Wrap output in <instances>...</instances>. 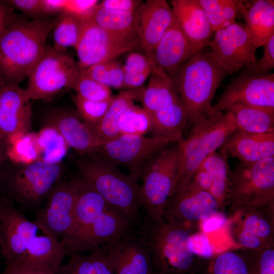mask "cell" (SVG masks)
Here are the masks:
<instances>
[{"label":"cell","instance_id":"11a10c76","mask_svg":"<svg viewBox=\"0 0 274 274\" xmlns=\"http://www.w3.org/2000/svg\"><path fill=\"white\" fill-rule=\"evenodd\" d=\"M239 241L243 246L249 248H256L261 244L258 237L252 235L249 231L244 229L239 235Z\"/></svg>","mask_w":274,"mask_h":274},{"label":"cell","instance_id":"3957f363","mask_svg":"<svg viewBox=\"0 0 274 274\" xmlns=\"http://www.w3.org/2000/svg\"><path fill=\"white\" fill-rule=\"evenodd\" d=\"M136 232L149 250L154 274H194L191 235L184 223L145 215Z\"/></svg>","mask_w":274,"mask_h":274},{"label":"cell","instance_id":"44dd1931","mask_svg":"<svg viewBox=\"0 0 274 274\" xmlns=\"http://www.w3.org/2000/svg\"><path fill=\"white\" fill-rule=\"evenodd\" d=\"M73 180L76 191L73 227L71 234L60 242L62 246L82 235L111 206L82 178Z\"/></svg>","mask_w":274,"mask_h":274},{"label":"cell","instance_id":"f6af8a7d","mask_svg":"<svg viewBox=\"0 0 274 274\" xmlns=\"http://www.w3.org/2000/svg\"><path fill=\"white\" fill-rule=\"evenodd\" d=\"M153 66L152 61L145 54L133 52L128 56L123 66L124 74H133L142 73Z\"/></svg>","mask_w":274,"mask_h":274},{"label":"cell","instance_id":"c3c4849f","mask_svg":"<svg viewBox=\"0 0 274 274\" xmlns=\"http://www.w3.org/2000/svg\"><path fill=\"white\" fill-rule=\"evenodd\" d=\"M7 2L12 7L18 10L26 16L38 17L43 15L41 0H8Z\"/></svg>","mask_w":274,"mask_h":274},{"label":"cell","instance_id":"4fadbf2b","mask_svg":"<svg viewBox=\"0 0 274 274\" xmlns=\"http://www.w3.org/2000/svg\"><path fill=\"white\" fill-rule=\"evenodd\" d=\"M208 46L209 56L228 74L245 69L257 60V48L244 24L237 22L215 31Z\"/></svg>","mask_w":274,"mask_h":274},{"label":"cell","instance_id":"836d02e7","mask_svg":"<svg viewBox=\"0 0 274 274\" xmlns=\"http://www.w3.org/2000/svg\"><path fill=\"white\" fill-rule=\"evenodd\" d=\"M213 32L236 22L241 0H198Z\"/></svg>","mask_w":274,"mask_h":274},{"label":"cell","instance_id":"d4e9b609","mask_svg":"<svg viewBox=\"0 0 274 274\" xmlns=\"http://www.w3.org/2000/svg\"><path fill=\"white\" fill-rule=\"evenodd\" d=\"M238 11L243 16L244 26L257 49L274 36L273 0H241Z\"/></svg>","mask_w":274,"mask_h":274},{"label":"cell","instance_id":"ee69618b","mask_svg":"<svg viewBox=\"0 0 274 274\" xmlns=\"http://www.w3.org/2000/svg\"><path fill=\"white\" fill-rule=\"evenodd\" d=\"M97 0H67L62 13L72 15L82 22L91 19L99 4Z\"/></svg>","mask_w":274,"mask_h":274},{"label":"cell","instance_id":"7402d4cb","mask_svg":"<svg viewBox=\"0 0 274 274\" xmlns=\"http://www.w3.org/2000/svg\"><path fill=\"white\" fill-rule=\"evenodd\" d=\"M46 122L59 131L70 147L82 155L95 153L102 144L89 127L80 120L78 113L73 111L52 112L47 117Z\"/></svg>","mask_w":274,"mask_h":274},{"label":"cell","instance_id":"9f6ffc18","mask_svg":"<svg viewBox=\"0 0 274 274\" xmlns=\"http://www.w3.org/2000/svg\"><path fill=\"white\" fill-rule=\"evenodd\" d=\"M213 215L204 220L203 229L206 232L213 231L222 226L225 222V219L219 215Z\"/></svg>","mask_w":274,"mask_h":274},{"label":"cell","instance_id":"ffe728a7","mask_svg":"<svg viewBox=\"0 0 274 274\" xmlns=\"http://www.w3.org/2000/svg\"><path fill=\"white\" fill-rule=\"evenodd\" d=\"M198 52L176 19L156 45L152 61L155 66L169 77L186 61Z\"/></svg>","mask_w":274,"mask_h":274},{"label":"cell","instance_id":"ba28073f","mask_svg":"<svg viewBox=\"0 0 274 274\" xmlns=\"http://www.w3.org/2000/svg\"><path fill=\"white\" fill-rule=\"evenodd\" d=\"M80 73L66 51L47 46L28 77L26 95L30 100L51 101L64 89H73Z\"/></svg>","mask_w":274,"mask_h":274},{"label":"cell","instance_id":"cb8c5ba5","mask_svg":"<svg viewBox=\"0 0 274 274\" xmlns=\"http://www.w3.org/2000/svg\"><path fill=\"white\" fill-rule=\"evenodd\" d=\"M240 162L254 163L274 156V132L258 134L237 130L220 148Z\"/></svg>","mask_w":274,"mask_h":274},{"label":"cell","instance_id":"f546056e","mask_svg":"<svg viewBox=\"0 0 274 274\" xmlns=\"http://www.w3.org/2000/svg\"><path fill=\"white\" fill-rule=\"evenodd\" d=\"M91 20L98 27L111 32L123 35H138L135 11H115L105 8L98 4Z\"/></svg>","mask_w":274,"mask_h":274},{"label":"cell","instance_id":"e0dca14e","mask_svg":"<svg viewBox=\"0 0 274 274\" xmlns=\"http://www.w3.org/2000/svg\"><path fill=\"white\" fill-rule=\"evenodd\" d=\"M134 225L127 216L110 206L82 235L63 248L67 256L83 254L116 240Z\"/></svg>","mask_w":274,"mask_h":274},{"label":"cell","instance_id":"9a60e30c","mask_svg":"<svg viewBox=\"0 0 274 274\" xmlns=\"http://www.w3.org/2000/svg\"><path fill=\"white\" fill-rule=\"evenodd\" d=\"M100 247L113 274H154L149 250L132 229Z\"/></svg>","mask_w":274,"mask_h":274},{"label":"cell","instance_id":"ab89813d","mask_svg":"<svg viewBox=\"0 0 274 274\" xmlns=\"http://www.w3.org/2000/svg\"><path fill=\"white\" fill-rule=\"evenodd\" d=\"M112 99L106 101H94L84 99L77 94L73 98L78 114L88 126H94L100 122Z\"/></svg>","mask_w":274,"mask_h":274},{"label":"cell","instance_id":"94428289","mask_svg":"<svg viewBox=\"0 0 274 274\" xmlns=\"http://www.w3.org/2000/svg\"><path fill=\"white\" fill-rule=\"evenodd\" d=\"M4 86V85L3 83H2L1 80L0 79V88H1L2 87Z\"/></svg>","mask_w":274,"mask_h":274},{"label":"cell","instance_id":"6da1fadb","mask_svg":"<svg viewBox=\"0 0 274 274\" xmlns=\"http://www.w3.org/2000/svg\"><path fill=\"white\" fill-rule=\"evenodd\" d=\"M0 252L6 265L58 274L67 256L60 242L9 201L0 202Z\"/></svg>","mask_w":274,"mask_h":274},{"label":"cell","instance_id":"d6a6232c","mask_svg":"<svg viewBox=\"0 0 274 274\" xmlns=\"http://www.w3.org/2000/svg\"><path fill=\"white\" fill-rule=\"evenodd\" d=\"M7 158L21 166L39 160L36 133L30 131L13 134L5 140Z\"/></svg>","mask_w":274,"mask_h":274},{"label":"cell","instance_id":"f1b7e54d","mask_svg":"<svg viewBox=\"0 0 274 274\" xmlns=\"http://www.w3.org/2000/svg\"><path fill=\"white\" fill-rule=\"evenodd\" d=\"M228 157L221 151L208 156L200 164L209 174L212 184L209 192L218 202L229 197L230 169Z\"/></svg>","mask_w":274,"mask_h":274},{"label":"cell","instance_id":"f907efd6","mask_svg":"<svg viewBox=\"0 0 274 274\" xmlns=\"http://www.w3.org/2000/svg\"><path fill=\"white\" fill-rule=\"evenodd\" d=\"M191 244L194 255L204 257L212 256V251L207 236L203 233L191 235Z\"/></svg>","mask_w":274,"mask_h":274},{"label":"cell","instance_id":"d6986e66","mask_svg":"<svg viewBox=\"0 0 274 274\" xmlns=\"http://www.w3.org/2000/svg\"><path fill=\"white\" fill-rule=\"evenodd\" d=\"M218 206V202L209 192L190 180L174 191L166 203L163 215L181 222L206 220L216 213Z\"/></svg>","mask_w":274,"mask_h":274},{"label":"cell","instance_id":"db71d44e","mask_svg":"<svg viewBox=\"0 0 274 274\" xmlns=\"http://www.w3.org/2000/svg\"><path fill=\"white\" fill-rule=\"evenodd\" d=\"M13 10L7 1H0V38L14 14Z\"/></svg>","mask_w":274,"mask_h":274},{"label":"cell","instance_id":"5bb4252c","mask_svg":"<svg viewBox=\"0 0 274 274\" xmlns=\"http://www.w3.org/2000/svg\"><path fill=\"white\" fill-rule=\"evenodd\" d=\"M234 105L274 108V74H240L226 86L212 109L224 112Z\"/></svg>","mask_w":274,"mask_h":274},{"label":"cell","instance_id":"ac0fdd59","mask_svg":"<svg viewBox=\"0 0 274 274\" xmlns=\"http://www.w3.org/2000/svg\"><path fill=\"white\" fill-rule=\"evenodd\" d=\"M135 13L140 48L152 60L154 50L176 20L170 6L165 0H148Z\"/></svg>","mask_w":274,"mask_h":274},{"label":"cell","instance_id":"4316f807","mask_svg":"<svg viewBox=\"0 0 274 274\" xmlns=\"http://www.w3.org/2000/svg\"><path fill=\"white\" fill-rule=\"evenodd\" d=\"M144 88L142 87L138 89L122 91L114 96L99 123L94 126L87 125L100 143L103 144L120 135L118 123L121 114L134 101L140 100Z\"/></svg>","mask_w":274,"mask_h":274},{"label":"cell","instance_id":"5b68a950","mask_svg":"<svg viewBox=\"0 0 274 274\" xmlns=\"http://www.w3.org/2000/svg\"><path fill=\"white\" fill-rule=\"evenodd\" d=\"M85 156L77 164L80 177L109 205L127 216L134 224L140 223L143 199L138 180L96 153Z\"/></svg>","mask_w":274,"mask_h":274},{"label":"cell","instance_id":"b9f144b4","mask_svg":"<svg viewBox=\"0 0 274 274\" xmlns=\"http://www.w3.org/2000/svg\"><path fill=\"white\" fill-rule=\"evenodd\" d=\"M31 121L9 114L0 108V134L6 140L14 134L29 132Z\"/></svg>","mask_w":274,"mask_h":274},{"label":"cell","instance_id":"30bf717a","mask_svg":"<svg viewBox=\"0 0 274 274\" xmlns=\"http://www.w3.org/2000/svg\"><path fill=\"white\" fill-rule=\"evenodd\" d=\"M165 136L119 135L104 143L95 152L117 167H123L137 180L160 151L176 143Z\"/></svg>","mask_w":274,"mask_h":274},{"label":"cell","instance_id":"60d3db41","mask_svg":"<svg viewBox=\"0 0 274 274\" xmlns=\"http://www.w3.org/2000/svg\"><path fill=\"white\" fill-rule=\"evenodd\" d=\"M209 274H250L249 262L233 252H225L212 263Z\"/></svg>","mask_w":274,"mask_h":274},{"label":"cell","instance_id":"bcb514c9","mask_svg":"<svg viewBox=\"0 0 274 274\" xmlns=\"http://www.w3.org/2000/svg\"><path fill=\"white\" fill-rule=\"evenodd\" d=\"M250 274H274V251L268 249L254 262H249Z\"/></svg>","mask_w":274,"mask_h":274},{"label":"cell","instance_id":"8fae6325","mask_svg":"<svg viewBox=\"0 0 274 274\" xmlns=\"http://www.w3.org/2000/svg\"><path fill=\"white\" fill-rule=\"evenodd\" d=\"M140 48L138 35H123L107 31L91 19L83 22L79 41L75 48L80 71Z\"/></svg>","mask_w":274,"mask_h":274},{"label":"cell","instance_id":"6f0895ef","mask_svg":"<svg viewBox=\"0 0 274 274\" xmlns=\"http://www.w3.org/2000/svg\"><path fill=\"white\" fill-rule=\"evenodd\" d=\"M4 274H48L24 266L8 265Z\"/></svg>","mask_w":274,"mask_h":274},{"label":"cell","instance_id":"7bdbcfd3","mask_svg":"<svg viewBox=\"0 0 274 274\" xmlns=\"http://www.w3.org/2000/svg\"><path fill=\"white\" fill-rule=\"evenodd\" d=\"M261 58L248 67L242 70L241 74L260 75L267 73L274 68V36L265 44Z\"/></svg>","mask_w":274,"mask_h":274},{"label":"cell","instance_id":"2e32d148","mask_svg":"<svg viewBox=\"0 0 274 274\" xmlns=\"http://www.w3.org/2000/svg\"><path fill=\"white\" fill-rule=\"evenodd\" d=\"M76 199L73 179L59 182L49 194L47 206L38 211L34 221L60 242L72 232Z\"/></svg>","mask_w":274,"mask_h":274},{"label":"cell","instance_id":"d590c367","mask_svg":"<svg viewBox=\"0 0 274 274\" xmlns=\"http://www.w3.org/2000/svg\"><path fill=\"white\" fill-rule=\"evenodd\" d=\"M58 17L53 30V47L61 51H66L69 47L75 48L81 34L83 22L64 13Z\"/></svg>","mask_w":274,"mask_h":274},{"label":"cell","instance_id":"f35d334b","mask_svg":"<svg viewBox=\"0 0 274 274\" xmlns=\"http://www.w3.org/2000/svg\"><path fill=\"white\" fill-rule=\"evenodd\" d=\"M73 89L81 97L94 101H106L114 97L109 87L82 72Z\"/></svg>","mask_w":274,"mask_h":274},{"label":"cell","instance_id":"680465c9","mask_svg":"<svg viewBox=\"0 0 274 274\" xmlns=\"http://www.w3.org/2000/svg\"><path fill=\"white\" fill-rule=\"evenodd\" d=\"M6 158L5 141H1L0 142V166Z\"/></svg>","mask_w":274,"mask_h":274},{"label":"cell","instance_id":"277c9868","mask_svg":"<svg viewBox=\"0 0 274 274\" xmlns=\"http://www.w3.org/2000/svg\"><path fill=\"white\" fill-rule=\"evenodd\" d=\"M228 74L209 56L199 51L186 61L169 77L187 112L189 126H193L211 112V102Z\"/></svg>","mask_w":274,"mask_h":274},{"label":"cell","instance_id":"1f68e13d","mask_svg":"<svg viewBox=\"0 0 274 274\" xmlns=\"http://www.w3.org/2000/svg\"><path fill=\"white\" fill-rule=\"evenodd\" d=\"M58 274H113L105 254L99 247L87 255L72 254Z\"/></svg>","mask_w":274,"mask_h":274},{"label":"cell","instance_id":"7c38bea8","mask_svg":"<svg viewBox=\"0 0 274 274\" xmlns=\"http://www.w3.org/2000/svg\"><path fill=\"white\" fill-rule=\"evenodd\" d=\"M274 189V156L254 163L239 162L230 170L229 197L237 202L270 200Z\"/></svg>","mask_w":274,"mask_h":274},{"label":"cell","instance_id":"603a6c76","mask_svg":"<svg viewBox=\"0 0 274 274\" xmlns=\"http://www.w3.org/2000/svg\"><path fill=\"white\" fill-rule=\"evenodd\" d=\"M171 8L180 27L191 44L204 50L213 31L198 0H172Z\"/></svg>","mask_w":274,"mask_h":274},{"label":"cell","instance_id":"e575fe53","mask_svg":"<svg viewBox=\"0 0 274 274\" xmlns=\"http://www.w3.org/2000/svg\"><path fill=\"white\" fill-rule=\"evenodd\" d=\"M151 128L150 114L134 102L123 112L118 123L120 135L144 136L150 132Z\"/></svg>","mask_w":274,"mask_h":274},{"label":"cell","instance_id":"4dcf8cb0","mask_svg":"<svg viewBox=\"0 0 274 274\" xmlns=\"http://www.w3.org/2000/svg\"><path fill=\"white\" fill-rule=\"evenodd\" d=\"M36 142L39 160L50 164H60L70 148L59 131L49 124L36 133Z\"/></svg>","mask_w":274,"mask_h":274},{"label":"cell","instance_id":"681fc988","mask_svg":"<svg viewBox=\"0 0 274 274\" xmlns=\"http://www.w3.org/2000/svg\"><path fill=\"white\" fill-rule=\"evenodd\" d=\"M140 2L138 0H104L99 4L106 9L120 12H133L139 6Z\"/></svg>","mask_w":274,"mask_h":274},{"label":"cell","instance_id":"484cf974","mask_svg":"<svg viewBox=\"0 0 274 274\" xmlns=\"http://www.w3.org/2000/svg\"><path fill=\"white\" fill-rule=\"evenodd\" d=\"M140 101L142 107L151 115L166 110L182 100L169 76L154 66Z\"/></svg>","mask_w":274,"mask_h":274},{"label":"cell","instance_id":"91938a15","mask_svg":"<svg viewBox=\"0 0 274 274\" xmlns=\"http://www.w3.org/2000/svg\"><path fill=\"white\" fill-rule=\"evenodd\" d=\"M4 141H5V139L0 134V142Z\"/></svg>","mask_w":274,"mask_h":274},{"label":"cell","instance_id":"83f0119b","mask_svg":"<svg viewBox=\"0 0 274 274\" xmlns=\"http://www.w3.org/2000/svg\"><path fill=\"white\" fill-rule=\"evenodd\" d=\"M225 111L233 113L241 130L258 134L274 132L273 108L234 105Z\"/></svg>","mask_w":274,"mask_h":274},{"label":"cell","instance_id":"74e56055","mask_svg":"<svg viewBox=\"0 0 274 274\" xmlns=\"http://www.w3.org/2000/svg\"><path fill=\"white\" fill-rule=\"evenodd\" d=\"M80 72L109 88H123V66L116 59L94 64Z\"/></svg>","mask_w":274,"mask_h":274},{"label":"cell","instance_id":"816d5d0a","mask_svg":"<svg viewBox=\"0 0 274 274\" xmlns=\"http://www.w3.org/2000/svg\"><path fill=\"white\" fill-rule=\"evenodd\" d=\"M153 66L140 73L133 74H124L123 88L130 90L142 87L143 84L148 76L150 75Z\"/></svg>","mask_w":274,"mask_h":274},{"label":"cell","instance_id":"6125c7cd","mask_svg":"<svg viewBox=\"0 0 274 274\" xmlns=\"http://www.w3.org/2000/svg\"><path fill=\"white\" fill-rule=\"evenodd\" d=\"M1 256V252H0V257Z\"/></svg>","mask_w":274,"mask_h":274},{"label":"cell","instance_id":"7a4b0ae2","mask_svg":"<svg viewBox=\"0 0 274 274\" xmlns=\"http://www.w3.org/2000/svg\"><path fill=\"white\" fill-rule=\"evenodd\" d=\"M58 18L29 20L13 15L0 38V79L4 86H19L28 77Z\"/></svg>","mask_w":274,"mask_h":274},{"label":"cell","instance_id":"7dc6e473","mask_svg":"<svg viewBox=\"0 0 274 274\" xmlns=\"http://www.w3.org/2000/svg\"><path fill=\"white\" fill-rule=\"evenodd\" d=\"M244 229L259 238H265L269 235L271 228L269 223L258 216L252 215L245 221Z\"/></svg>","mask_w":274,"mask_h":274},{"label":"cell","instance_id":"52a82bcc","mask_svg":"<svg viewBox=\"0 0 274 274\" xmlns=\"http://www.w3.org/2000/svg\"><path fill=\"white\" fill-rule=\"evenodd\" d=\"M180 157V145L176 142L160 151L144 169L141 189L143 207L148 217L156 219L163 216L175 190Z\"/></svg>","mask_w":274,"mask_h":274},{"label":"cell","instance_id":"8992f818","mask_svg":"<svg viewBox=\"0 0 274 274\" xmlns=\"http://www.w3.org/2000/svg\"><path fill=\"white\" fill-rule=\"evenodd\" d=\"M237 130L232 112L213 109L206 118L192 126L188 137L179 142L180 163L174 191L188 184L203 161Z\"/></svg>","mask_w":274,"mask_h":274},{"label":"cell","instance_id":"f5cc1de1","mask_svg":"<svg viewBox=\"0 0 274 274\" xmlns=\"http://www.w3.org/2000/svg\"><path fill=\"white\" fill-rule=\"evenodd\" d=\"M67 0H41L42 15L62 14L64 10Z\"/></svg>","mask_w":274,"mask_h":274},{"label":"cell","instance_id":"8d00e7d4","mask_svg":"<svg viewBox=\"0 0 274 274\" xmlns=\"http://www.w3.org/2000/svg\"><path fill=\"white\" fill-rule=\"evenodd\" d=\"M29 101L25 90L19 86H4L0 88V108L8 114L31 120Z\"/></svg>","mask_w":274,"mask_h":274},{"label":"cell","instance_id":"9c48e42d","mask_svg":"<svg viewBox=\"0 0 274 274\" xmlns=\"http://www.w3.org/2000/svg\"><path fill=\"white\" fill-rule=\"evenodd\" d=\"M61 175L60 164L38 160L5 175L3 181L11 200L24 209H31L49 195Z\"/></svg>","mask_w":274,"mask_h":274}]
</instances>
